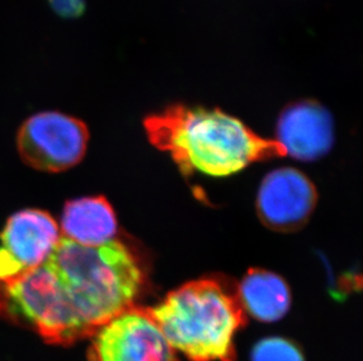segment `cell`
<instances>
[{
    "mask_svg": "<svg viewBox=\"0 0 363 361\" xmlns=\"http://www.w3.org/2000/svg\"><path fill=\"white\" fill-rule=\"evenodd\" d=\"M143 282L137 258L119 241L84 246L62 236L40 265L0 280V317L50 344L72 345L132 309Z\"/></svg>",
    "mask_w": 363,
    "mask_h": 361,
    "instance_id": "1",
    "label": "cell"
},
{
    "mask_svg": "<svg viewBox=\"0 0 363 361\" xmlns=\"http://www.w3.org/2000/svg\"><path fill=\"white\" fill-rule=\"evenodd\" d=\"M148 140L171 155L184 174L230 176L257 161L286 156L277 140L264 139L220 109L169 107L145 120Z\"/></svg>",
    "mask_w": 363,
    "mask_h": 361,
    "instance_id": "2",
    "label": "cell"
},
{
    "mask_svg": "<svg viewBox=\"0 0 363 361\" xmlns=\"http://www.w3.org/2000/svg\"><path fill=\"white\" fill-rule=\"evenodd\" d=\"M169 346L189 361H235V336L246 324L238 292L216 278L184 284L145 309Z\"/></svg>",
    "mask_w": 363,
    "mask_h": 361,
    "instance_id": "3",
    "label": "cell"
},
{
    "mask_svg": "<svg viewBox=\"0 0 363 361\" xmlns=\"http://www.w3.org/2000/svg\"><path fill=\"white\" fill-rule=\"evenodd\" d=\"M89 133L85 123L58 112L28 118L18 130L17 148L30 167L48 173L67 171L85 155Z\"/></svg>",
    "mask_w": 363,
    "mask_h": 361,
    "instance_id": "4",
    "label": "cell"
},
{
    "mask_svg": "<svg viewBox=\"0 0 363 361\" xmlns=\"http://www.w3.org/2000/svg\"><path fill=\"white\" fill-rule=\"evenodd\" d=\"M91 339V361H182L140 307L114 318Z\"/></svg>",
    "mask_w": 363,
    "mask_h": 361,
    "instance_id": "5",
    "label": "cell"
},
{
    "mask_svg": "<svg viewBox=\"0 0 363 361\" xmlns=\"http://www.w3.org/2000/svg\"><path fill=\"white\" fill-rule=\"evenodd\" d=\"M318 198L315 185L302 171L275 169L266 175L257 191V216L273 231H298L313 215Z\"/></svg>",
    "mask_w": 363,
    "mask_h": 361,
    "instance_id": "6",
    "label": "cell"
},
{
    "mask_svg": "<svg viewBox=\"0 0 363 361\" xmlns=\"http://www.w3.org/2000/svg\"><path fill=\"white\" fill-rule=\"evenodd\" d=\"M60 239L55 218L39 209H25L7 219L0 234V280L40 265Z\"/></svg>",
    "mask_w": 363,
    "mask_h": 361,
    "instance_id": "7",
    "label": "cell"
},
{
    "mask_svg": "<svg viewBox=\"0 0 363 361\" xmlns=\"http://www.w3.org/2000/svg\"><path fill=\"white\" fill-rule=\"evenodd\" d=\"M277 135L286 155L312 162L327 155L332 148L334 122L325 107L314 101H302L284 109Z\"/></svg>",
    "mask_w": 363,
    "mask_h": 361,
    "instance_id": "8",
    "label": "cell"
},
{
    "mask_svg": "<svg viewBox=\"0 0 363 361\" xmlns=\"http://www.w3.org/2000/svg\"><path fill=\"white\" fill-rule=\"evenodd\" d=\"M62 237L84 246H100L114 241L117 216L103 196L67 202L62 216Z\"/></svg>",
    "mask_w": 363,
    "mask_h": 361,
    "instance_id": "9",
    "label": "cell"
},
{
    "mask_svg": "<svg viewBox=\"0 0 363 361\" xmlns=\"http://www.w3.org/2000/svg\"><path fill=\"white\" fill-rule=\"evenodd\" d=\"M238 297L243 310L262 323H275L291 307V290L277 273L264 269H250L241 280Z\"/></svg>",
    "mask_w": 363,
    "mask_h": 361,
    "instance_id": "10",
    "label": "cell"
},
{
    "mask_svg": "<svg viewBox=\"0 0 363 361\" xmlns=\"http://www.w3.org/2000/svg\"><path fill=\"white\" fill-rule=\"evenodd\" d=\"M252 361H305V358L294 343L281 337H271L254 346Z\"/></svg>",
    "mask_w": 363,
    "mask_h": 361,
    "instance_id": "11",
    "label": "cell"
},
{
    "mask_svg": "<svg viewBox=\"0 0 363 361\" xmlns=\"http://www.w3.org/2000/svg\"><path fill=\"white\" fill-rule=\"evenodd\" d=\"M55 13L64 18L79 17L85 10V0H48Z\"/></svg>",
    "mask_w": 363,
    "mask_h": 361,
    "instance_id": "12",
    "label": "cell"
}]
</instances>
